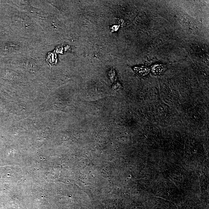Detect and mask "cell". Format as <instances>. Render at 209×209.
Here are the masks:
<instances>
[{
    "mask_svg": "<svg viewBox=\"0 0 209 209\" xmlns=\"http://www.w3.org/2000/svg\"><path fill=\"white\" fill-rule=\"evenodd\" d=\"M134 70L137 74L141 76H145L147 75L150 71L148 68L144 66L140 67H135L134 68Z\"/></svg>",
    "mask_w": 209,
    "mask_h": 209,
    "instance_id": "6da1fadb",
    "label": "cell"
},
{
    "mask_svg": "<svg viewBox=\"0 0 209 209\" xmlns=\"http://www.w3.org/2000/svg\"><path fill=\"white\" fill-rule=\"evenodd\" d=\"M151 71L155 75H159L163 71V67L161 64H155L151 67Z\"/></svg>",
    "mask_w": 209,
    "mask_h": 209,
    "instance_id": "7a4b0ae2",
    "label": "cell"
}]
</instances>
